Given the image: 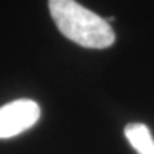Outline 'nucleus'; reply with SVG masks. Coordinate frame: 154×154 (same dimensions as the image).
Returning a JSON list of instances; mask_svg holds the SVG:
<instances>
[{
    "label": "nucleus",
    "instance_id": "1",
    "mask_svg": "<svg viewBox=\"0 0 154 154\" xmlns=\"http://www.w3.org/2000/svg\"><path fill=\"white\" fill-rule=\"evenodd\" d=\"M49 10L60 33L74 43L87 49H106L114 43L107 20L76 0H49Z\"/></svg>",
    "mask_w": 154,
    "mask_h": 154
},
{
    "label": "nucleus",
    "instance_id": "3",
    "mask_svg": "<svg viewBox=\"0 0 154 154\" xmlns=\"http://www.w3.org/2000/svg\"><path fill=\"white\" fill-rule=\"evenodd\" d=\"M124 134L138 154H154V140L146 124L131 123L124 128Z\"/></svg>",
    "mask_w": 154,
    "mask_h": 154
},
{
    "label": "nucleus",
    "instance_id": "2",
    "mask_svg": "<svg viewBox=\"0 0 154 154\" xmlns=\"http://www.w3.org/2000/svg\"><path fill=\"white\" fill-rule=\"evenodd\" d=\"M40 107L34 100L19 99L0 107V138H10L37 123Z\"/></svg>",
    "mask_w": 154,
    "mask_h": 154
}]
</instances>
